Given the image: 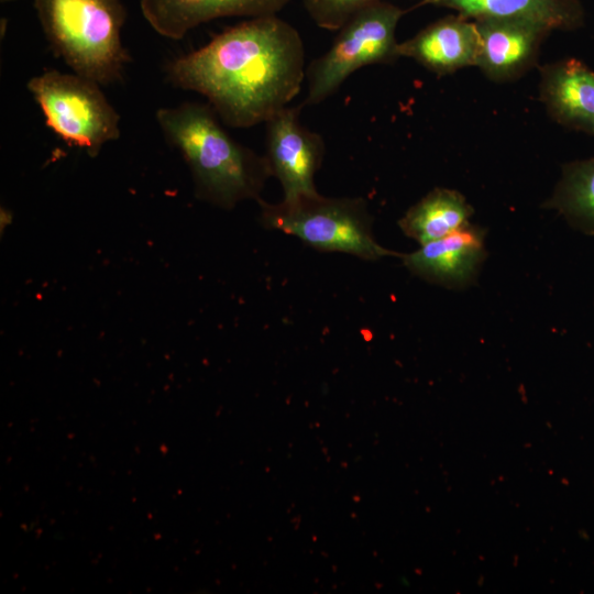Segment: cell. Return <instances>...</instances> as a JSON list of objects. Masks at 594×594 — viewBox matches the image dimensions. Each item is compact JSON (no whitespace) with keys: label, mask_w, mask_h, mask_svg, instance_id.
I'll return each mask as SVG.
<instances>
[{"label":"cell","mask_w":594,"mask_h":594,"mask_svg":"<svg viewBox=\"0 0 594 594\" xmlns=\"http://www.w3.org/2000/svg\"><path fill=\"white\" fill-rule=\"evenodd\" d=\"M299 32L277 14L250 18L174 59L170 82L202 95L227 125L265 123L299 94L306 77Z\"/></svg>","instance_id":"6da1fadb"},{"label":"cell","mask_w":594,"mask_h":594,"mask_svg":"<svg viewBox=\"0 0 594 594\" xmlns=\"http://www.w3.org/2000/svg\"><path fill=\"white\" fill-rule=\"evenodd\" d=\"M165 139L186 161L196 196L223 209L258 201L272 176L267 160L237 142L210 105L184 102L156 111Z\"/></svg>","instance_id":"7a4b0ae2"},{"label":"cell","mask_w":594,"mask_h":594,"mask_svg":"<svg viewBox=\"0 0 594 594\" xmlns=\"http://www.w3.org/2000/svg\"><path fill=\"white\" fill-rule=\"evenodd\" d=\"M55 55L100 86L121 79L130 55L121 41L125 9L120 0H34Z\"/></svg>","instance_id":"3957f363"},{"label":"cell","mask_w":594,"mask_h":594,"mask_svg":"<svg viewBox=\"0 0 594 594\" xmlns=\"http://www.w3.org/2000/svg\"><path fill=\"white\" fill-rule=\"evenodd\" d=\"M257 202L265 228L297 237L316 250L352 254L366 261L402 255L374 239L373 219L362 198H330L318 193L290 202Z\"/></svg>","instance_id":"277c9868"},{"label":"cell","mask_w":594,"mask_h":594,"mask_svg":"<svg viewBox=\"0 0 594 594\" xmlns=\"http://www.w3.org/2000/svg\"><path fill=\"white\" fill-rule=\"evenodd\" d=\"M405 13L384 0L355 12L338 30L330 48L307 67L308 90L304 105L316 106L324 101L364 66L396 61V29Z\"/></svg>","instance_id":"5b68a950"},{"label":"cell","mask_w":594,"mask_h":594,"mask_svg":"<svg viewBox=\"0 0 594 594\" xmlns=\"http://www.w3.org/2000/svg\"><path fill=\"white\" fill-rule=\"evenodd\" d=\"M99 86L78 74L58 70L45 72L28 82L46 125L90 156H96L107 142L120 138V116Z\"/></svg>","instance_id":"8992f818"},{"label":"cell","mask_w":594,"mask_h":594,"mask_svg":"<svg viewBox=\"0 0 594 594\" xmlns=\"http://www.w3.org/2000/svg\"><path fill=\"white\" fill-rule=\"evenodd\" d=\"M265 125V157L272 176L283 187V201L318 194L315 175L324 155L322 136L304 127L299 109L288 106L268 119Z\"/></svg>","instance_id":"52a82bcc"},{"label":"cell","mask_w":594,"mask_h":594,"mask_svg":"<svg viewBox=\"0 0 594 594\" xmlns=\"http://www.w3.org/2000/svg\"><path fill=\"white\" fill-rule=\"evenodd\" d=\"M479 34L476 66L490 80L519 78L537 65L540 47L552 32L546 24L517 18L473 20Z\"/></svg>","instance_id":"ba28073f"},{"label":"cell","mask_w":594,"mask_h":594,"mask_svg":"<svg viewBox=\"0 0 594 594\" xmlns=\"http://www.w3.org/2000/svg\"><path fill=\"white\" fill-rule=\"evenodd\" d=\"M485 231L468 227L442 239L402 254L404 266L415 276L449 289H464L474 284L486 258Z\"/></svg>","instance_id":"9c48e42d"},{"label":"cell","mask_w":594,"mask_h":594,"mask_svg":"<svg viewBox=\"0 0 594 594\" xmlns=\"http://www.w3.org/2000/svg\"><path fill=\"white\" fill-rule=\"evenodd\" d=\"M539 99L553 121L594 138V72L573 57L540 68Z\"/></svg>","instance_id":"30bf717a"},{"label":"cell","mask_w":594,"mask_h":594,"mask_svg":"<svg viewBox=\"0 0 594 594\" xmlns=\"http://www.w3.org/2000/svg\"><path fill=\"white\" fill-rule=\"evenodd\" d=\"M479 34L473 20L446 15L398 43V57H408L437 76L476 66Z\"/></svg>","instance_id":"8fae6325"},{"label":"cell","mask_w":594,"mask_h":594,"mask_svg":"<svg viewBox=\"0 0 594 594\" xmlns=\"http://www.w3.org/2000/svg\"><path fill=\"white\" fill-rule=\"evenodd\" d=\"M292 0H140L144 19L160 35L182 40L196 26L223 16L277 14Z\"/></svg>","instance_id":"7c38bea8"},{"label":"cell","mask_w":594,"mask_h":594,"mask_svg":"<svg viewBox=\"0 0 594 594\" xmlns=\"http://www.w3.org/2000/svg\"><path fill=\"white\" fill-rule=\"evenodd\" d=\"M417 6L450 9L470 20L526 19L546 24L552 31H575L585 22L580 0H419Z\"/></svg>","instance_id":"4fadbf2b"},{"label":"cell","mask_w":594,"mask_h":594,"mask_svg":"<svg viewBox=\"0 0 594 594\" xmlns=\"http://www.w3.org/2000/svg\"><path fill=\"white\" fill-rule=\"evenodd\" d=\"M473 212L460 191L438 187L413 205L398 226L405 235L422 245L468 227Z\"/></svg>","instance_id":"5bb4252c"},{"label":"cell","mask_w":594,"mask_h":594,"mask_svg":"<svg viewBox=\"0 0 594 594\" xmlns=\"http://www.w3.org/2000/svg\"><path fill=\"white\" fill-rule=\"evenodd\" d=\"M543 206L557 210L573 229L594 235V155L564 164Z\"/></svg>","instance_id":"9a60e30c"},{"label":"cell","mask_w":594,"mask_h":594,"mask_svg":"<svg viewBox=\"0 0 594 594\" xmlns=\"http://www.w3.org/2000/svg\"><path fill=\"white\" fill-rule=\"evenodd\" d=\"M382 0H302L304 8L319 28L338 31L355 12Z\"/></svg>","instance_id":"2e32d148"},{"label":"cell","mask_w":594,"mask_h":594,"mask_svg":"<svg viewBox=\"0 0 594 594\" xmlns=\"http://www.w3.org/2000/svg\"><path fill=\"white\" fill-rule=\"evenodd\" d=\"M2 2H8V1H14V0H1Z\"/></svg>","instance_id":"e0dca14e"}]
</instances>
